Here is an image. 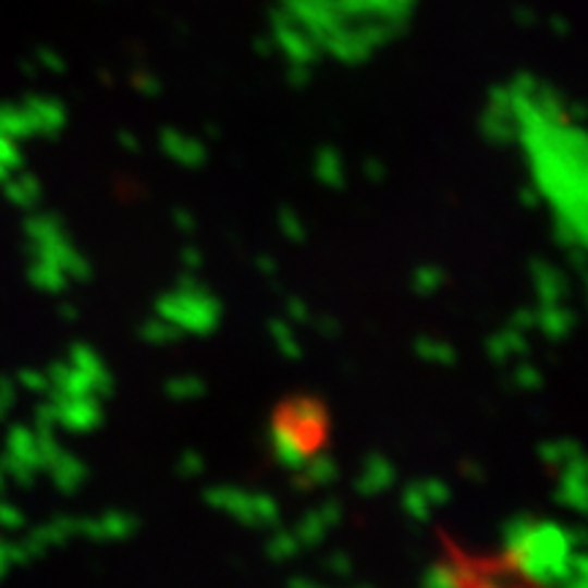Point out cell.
Wrapping results in <instances>:
<instances>
[{
	"mask_svg": "<svg viewBox=\"0 0 588 588\" xmlns=\"http://www.w3.org/2000/svg\"><path fill=\"white\" fill-rule=\"evenodd\" d=\"M314 169H316L319 183H324L327 188H343V183H346V169H343V161H341V156H338V150H332V147L319 150Z\"/></svg>",
	"mask_w": 588,
	"mask_h": 588,
	"instance_id": "17",
	"label": "cell"
},
{
	"mask_svg": "<svg viewBox=\"0 0 588 588\" xmlns=\"http://www.w3.org/2000/svg\"><path fill=\"white\" fill-rule=\"evenodd\" d=\"M156 314L172 321L180 332L207 335L221 321V303L205 286L172 289L156 299Z\"/></svg>",
	"mask_w": 588,
	"mask_h": 588,
	"instance_id": "2",
	"label": "cell"
},
{
	"mask_svg": "<svg viewBox=\"0 0 588 588\" xmlns=\"http://www.w3.org/2000/svg\"><path fill=\"white\" fill-rule=\"evenodd\" d=\"M485 348H488V357L493 359L495 365H501L510 357H520V354H526L528 338H526V332L515 330V327H504V330L493 332V335L488 338Z\"/></svg>",
	"mask_w": 588,
	"mask_h": 588,
	"instance_id": "12",
	"label": "cell"
},
{
	"mask_svg": "<svg viewBox=\"0 0 588 588\" xmlns=\"http://www.w3.org/2000/svg\"><path fill=\"white\" fill-rule=\"evenodd\" d=\"M139 335L142 341L152 343V346H169V343L180 341L183 332H180L172 321L163 319V316H156V319H147L145 324L139 327Z\"/></svg>",
	"mask_w": 588,
	"mask_h": 588,
	"instance_id": "21",
	"label": "cell"
},
{
	"mask_svg": "<svg viewBox=\"0 0 588 588\" xmlns=\"http://www.w3.org/2000/svg\"><path fill=\"white\" fill-rule=\"evenodd\" d=\"M205 471V461H201L199 452H183V457L177 461V474L183 479H194Z\"/></svg>",
	"mask_w": 588,
	"mask_h": 588,
	"instance_id": "34",
	"label": "cell"
},
{
	"mask_svg": "<svg viewBox=\"0 0 588 588\" xmlns=\"http://www.w3.org/2000/svg\"><path fill=\"white\" fill-rule=\"evenodd\" d=\"M134 85H136V90L142 93V96H158V93H161L158 82L150 79V76H136Z\"/></svg>",
	"mask_w": 588,
	"mask_h": 588,
	"instance_id": "43",
	"label": "cell"
},
{
	"mask_svg": "<svg viewBox=\"0 0 588 588\" xmlns=\"http://www.w3.org/2000/svg\"><path fill=\"white\" fill-rule=\"evenodd\" d=\"M441 286H444V272H441L436 265H419L417 270H414L412 289L417 294H422V297L436 294Z\"/></svg>",
	"mask_w": 588,
	"mask_h": 588,
	"instance_id": "28",
	"label": "cell"
},
{
	"mask_svg": "<svg viewBox=\"0 0 588 588\" xmlns=\"http://www.w3.org/2000/svg\"><path fill=\"white\" fill-rule=\"evenodd\" d=\"M414 352H417L419 359H425V363L430 365H452L455 363V348L450 346L446 341H441V338H430L422 335L414 341Z\"/></svg>",
	"mask_w": 588,
	"mask_h": 588,
	"instance_id": "20",
	"label": "cell"
},
{
	"mask_svg": "<svg viewBox=\"0 0 588 588\" xmlns=\"http://www.w3.org/2000/svg\"><path fill=\"white\" fill-rule=\"evenodd\" d=\"M583 455L580 444L572 439H559V441H544L542 446H539V457H542V463H548V466L561 468L566 461H572V457Z\"/></svg>",
	"mask_w": 588,
	"mask_h": 588,
	"instance_id": "23",
	"label": "cell"
},
{
	"mask_svg": "<svg viewBox=\"0 0 588 588\" xmlns=\"http://www.w3.org/2000/svg\"><path fill=\"white\" fill-rule=\"evenodd\" d=\"M324 572H330V575L335 577H348L352 575V559H348V553H343V550H335V553H330L324 559Z\"/></svg>",
	"mask_w": 588,
	"mask_h": 588,
	"instance_id": "35",
	"label": "cell"
},
{
	"mask_svg": "<svg viewBox=\"0 0 588 588\" xmlns=\"http://www.w3.org/2000/svg\"><path fill=\"white\" fill-rule=\"evenodd\" d=\"M321 515V520L327 523V526H338V523H341V517H343V506H341V501H335V499H327L324 504L319 506V510H316Z\"/></svg>",
	"mask_w": 588,
	"mask_h": 588,
	"instance_id": "37",
	"label": "cell"
},
{
	"mask_svg": "<svg viewBox=\"0 0 588 588\" xmlns=\"http://www.w3.org/2000/svg\"><path fill=\"white\" fill-rule=\"evenodd\" d=\"M299 550H303V544H299V539L294 537V531H283V528H278V531L267 539V555H270L272 561H278V564H281V561L294 559Z\"/></svg>",
	"mask_w": 588,
	"mask_h": 588,
	"instance_id": "26",
	"label": "cell"
},
{
	"mask_svg": "<svg viewBox=\"0 0 588 588\" xmlns=\"http://www.w3.org/2000/svg\"><path fill=\"white\" fill-rule=\"evenodd\" d=\"M30 123L33 128H41V131H49V134H54V131H60L65 125V109L63 103L58 101H44V98H36V101H30Z\"/></svg>",
	"mask_w": 588,
	"mask_h": 588,
	"instance_id": "18",
	"label": "cell"
},
{
	"mask_svg": "<svg viewBox=\"0 0 588 588\" xmlns=\"http://www.w3.org/2000/svg\"><path fill=\"white\" fill-rule=\"evenodd\" d=\"M172 221H174V226H177L183 234H194V232H196V218H194V212L183 210V207H177V210L172 212Z\"/></svg>",
	"mask_w": 588,
	"mask_h": 588,
	"instance_id": "39",
	"label": "cell"
},
{
	"mask_svg": "<svg viewBox=\"0 0 588 588\" xmlns=\"http://www.w3.org/2000/svg\"><path fill=\"white\" fill-rule=\"evenodd\" d=\"M555 501L572 512L586 510L588 490H586V457L583 455L572 457V461H566L564 466H561L559 488H555Z\"/></svg>",
	"mask_w": 588,
	"mask_h": 588,
	"instance_id": "8",
	"label": "cell"
},
{
	"mask_svg": "<svg viewBox=\"0 0 588 588\" xmlns=\"http://www.w3.org/2000/svg\"><path fill=\"white\" fill-rule=\"evenodd\" d=\"M468 580H471V577L463 572L461 564H446V561L430 564L422 575V583L430 588H452V586H461V583H468Z\"/></svg>",
	"mask_w": 588,
	"mask_h": 588,
	"instance_id": "19",
	"label": "cell"
},
{
	"mask_svg": "<svg viewBox=\"0 0 588 588\" xmlns=\"http://www.w3.org/2000/svg\"><path fill=\"white\" fill-rule=\"evenodd\" d=\"M65 278L69 275H65L58 265H52V261L41 259L36 267H33V281H36L38 286L47 289V292H63Z\"/></svg>",
	"mask_w": 588,
	"mask_h": 588,
	"instance_id": "29",
	"label": "cell"
},
{
	"mask_svg": "<svg viewBox=\"0 0 588 588\" xmlns=\"http://www.w3.org/2000/svg\"><path fill=\"white\" fill-rule=\"evenodd\" d=\"M531 278L534 289H537L539 305H555L566 297L569 292V283H566L564 272L555 270L548 261H534L531 265Z\"/></svg>",
	"mask_w": 588,
	"mask_h": 588,
	"instance_id": "11",
	"label": "cell"
},
{
	"mask_svg": "<svg viewBox=\"0 0 588 588\" xmlns=\"http://www.w3.org/2000/svg\"><path fill=\"white\" fill-rule=\"evenodd\" d=\"M205 501L212 510L232 515L243 526L272 528L281 523L278 501L267 493H250V490L232 488V485H216V488L205 490Z\"/></svg>",
	"mask_w": 588,
	"mask_h": 588,
	"instance_id": "3",
	"label": "cell"
},
{
	"mask_svg": "<svg viewBox=\"0 0 588 588\" xmlns=\"http://www.w3.org/2000/svg\"><path fill=\"white\" fill-rule=\"evenodd\" d=\"M314 444L316 441L310 439V436H305L303 430H297L289 419H283L281 414H278L270 428V446L272 455H275V461L281 463L283 468L299 471V468L305 466V461L314 455Z\"/></svg>",
	"mask_w": 588,
	"mask_h": 588,
	"instance_id": "4",
	"label": "cell"
},
{
	"mask_svg": "<svg viewBox=\"0 0 588 588\" xmlns=\"http://www.w3.org/2000/svg\"><path fill=\"white\" fill-rule=\"evenodd\" d=\"M316 324V330L321 332V335H338V321L335 319H330V316H321V319H316L314 321Z\"/></svg>",
	"mask_w": 588,
	"mask_h": 588,
	"instance_id": "45",
	"label": "cell"
},
{
	"mask_svg": "<svg viewBox=\"0 0 588 588\" xmlns=\"http://www.w3.org/2000/svg\"><path fill=\"white\" fill-rule=\"evenodd\" d=\"M289 586H292V588H305V586H316V580H314V577H308V575H294V577H289Z\"/></svg>",
	"mask_w": 588,
	"mask_h": 588,
	"instance_id": "49",
	"label": "cell"
},
{
	"mask_svg": "<svg viewBox=\"0 0 588 588\" xmlns=\"http://www.w3.org/2000/svg\"><path fill=\"white\" fill-rule=\"evenodd\" d=\"M281 417L289 419L297 430H303L305 436H310L314 441H319V436L327 428V408L321 406L319 397L310 395H294L289 397L286 406L281 408Z\"/></svg>",
	"mask_w": 588,
	"mask_h": 588,
	"instance_id": "7",
	"label": "cell"
},
{
	"mask_svg": "<svg viewBox=\"0 0 588 588\" xmlns=\"http://www.w3.org/2000/svg\"><path fill=\"white\" fill-rule=\"evenodd\" d=\"M47 466L52 468L54 485H58L63 493H74V490H79L82 482L87 479L85 463H82L79 457L69 455V452H63V450H60L58 455H54L52 461L47 463Z\"/></svg>",
	"mask_w": 588,
	"mask_h": 588,
	"instance_id": "13",
	"label": "cell"
},
{
	"mask_svg": "<svg viewBox=\"0 0 588 588\" xmlns=\"http://www.w3.org/2000/svg\"><path fill=\"white\" fill-rule=\"evenodd\" d=\"M136 531V517L128 512H103L98 517H85V520H76V534L93 539V542H120V539H128Z\"/></svg>",
	"mask_w": 588,
	"mask_h": 588,
	"instance_id": "6",
	"label": "cell"
},
{
	"mask_svg": "<svg viewBox=\"0 0 588 588\" xmlns=\"http://www.w3.org/2000/svg\"><path fill=\"white\" fill-rule=\"evenodd\" d=\"M286 316H289V321H294V324H305V321H310V310H308V305H305V299L289 297Z\"/></svg>",
	"mask_w": 588,
	"mask_h": 588,
	"instance_id": "36",
	"label": "cell"
},
{
	"mask_svg": "<svg viewBox=\"0 0 588 588\" xmlns=\"http://www.w3.org/2000/svg\"><path fill=\"white\" fill-rule=\"evenodd\" d=\"M461 471H463V477H468V479H471V482H482V477H485L482 468H479L477 463H471V461L463 463Z\"/></svg>",
	"mask_w": 588,
	"mask_h": 588,
	"instance_id": "47",
	"label": "cell"
},
{
	"mask_svg": "<svg viewBox=\"0 0 588 588\" xmlns=\"http://www.w3.org/2000/svg\"><path fill=\"white\" fill-rule=\"evenodd\" d=\"M299 477H294V488H324L338 479V466L330 455H310L305 466L299 468Z\"/></svg>",
	"mask_w": 588,
	"mask_h": 588,
	"instance_id": "15",
	"label": "cell"
},
{
	"mask_svg": "<svg viewBox=\"0 0 588 588\" xmlns=\"http://www.w3.org/2000/svg\"><path fill=\"white\" fill-rule=\"evenodd\" d=\"M401 504H403V510H406V515L417 523H425L430 517V512H433V506H430L428 499H425L419 482H412L403 488Z\"/></svg>",
	"mask_w": 588,
	"mask_h": 588,
	"instance_id": "27",
	"label": "cell"
},
{
	"mask_svg": "<svg viewBox=\"0 0 588 588\" xmlns=\"http://www.w3.org/2000/svg\"><path fill=\"white\" fill-rule=\"evenodd\" d=\"M479 131L488 142L493 145H510L512 139H517V125L512 112H499V109L485 107L482 120H479Z\"/></svg>",
	"mask_w": 588,
	"mask_h": 588,
	"instance_id": "16",
	"label": "cell"
},
{
	"mask_svg": "<svg viewBox=\"0 0 588 588\" xmlns=\"http://www.w3.org/2000/svg\"><path fill=\"white\" fill-rule=\"evenodd\" d=\"M572 327H575V314H572L569 308H564L561 303L539 305L537 327H534V330L548 335L550 341H561V338H566L572 332Z\"/></svg>",
	"mask_w": 588,
	"mask_h": 588,
	"instance_id": "14",
	"label": "cell"
},
{
	"mask_svg": "<svg viewBox=\"0 0 588 588\" xmlns=\"http://www.w3.org/2000/svg\"><path fill=\"white\" fill-rule=\"evenodd\" d=\"M292 82H294V85H305V82H308V71H305V69L292 71Z\"/></svg>",
	"mask_w": 588,
	"mask_h": 588,
	"instance_id": "50",
	"label": "cell"
},
{
	"mask_svg": "<svg viewBox=\"0 0 588 588\" xmlns=\"http://www.w3.org/2000/svg\"><path fill=\"white\" fill-rule=\"evenodd\" d=\"M327 531H330V526L321 520V515L316 510L305 512V515L297 520V526H294V537L299 539L303 548H314V544H319L321 539L327 537Z\"/></svg>",
	"mask_w": 588,
	"mask_h": 588,
	"instance_id": "22",
	"label": "cell"
},
{
	"mask_svg": "<svg viewBox=\"0 0 588 588\" xmlns=\"http://www.w3.org/2000/svg\"><path fill=\"white\" fill-rule=\"evenodd\" d=\"M54 408H58V422L74 433H90L103 422L101 403L96 395L60 397V401H54Z\"/></svg>",
	"mask_w": 588,
	"mask_h": 588,
	"instance_id": "5",
	"label": "cell"
},
{
	"mask_svg": "<svg viewBox=\"0 0 588 588\" xmlns=\"http://www.w3.org/2000/svg\"><path fill=\"white\" fill-rule=\"evenodd\" d=\"M392 482H395V466L384 455H368L363 468H359L354 488H357L359 495L370 499V495H379L387 488H392Z\"/></svg>",
	"mask_w": 588,
	"mask_h": 588,
	"instance_id": "10",
	"label": "cell"
},
{
	"mask_svg": "<svg viewBox=\"0 0 588 588\" xmlns=\"http://www.w3.org/2000/svg\"><path fill=\"white\" fill-rule=\"evenodd\" d=\"M270 335H272V341H275L278 352H281L283 357H289V359L303 357V346H299L297 335H294V330L289 321L272 319L270 321Z\"/></svg>",
	"mask_w": 588,
	"mask_h": 588,
	"instance_id": "25",
	"label": "cell"
},
{
	"mask_svg": "<svg viewBox=\"0 0 588 588\" xmlns=\"http://www.w3.org/2000/svg\"><path fill=\"white\" fill-rule=\"evenodd\" d=\"M520 201L526 207H537L539 201H542V194L537 191V185H526V188H520Z\"/></svg>",
	"mask_w": 588,
	"mask_h": 588,
	"instance_id": "44",
	"label": "cell"
},
{
	"mask_svg": "<svg viewBox=\"0 0 588 588\" xmlns=\"http://www.w3.org/2000/svg\"><path fill=\"white\" fill-rule=\"evenodd\" d=\"M586 583H588V559H586V553H583V548H577L575 553L569 555V564H566V572H564V580H561V586L583 588Z\"/></svg>",
	"mask_w": 588,
	"mask_h": 588,
	"instance_id": "30",
	"label": "cell"
},
{
	"mask_svg": "<svg viewBox=\"0 0 588 588\" xmlns=\"http://www.w3.org/2000/svg\"><path fill=\"white\" fill-rule=\"evenodd\" d=\"M510 327H515V330H520V332L534 330V327H537V310H531V308L515 310L510 319Z\"/></svg>",
	"mask_w": 588,
	"mask_h": 588,
	"instance_id": "38",
	"label": "cell"
},
{
	"mask_svg": "<svg viewBox=\"0 0 588 588\" xmlns=\"http://www.w3.org/2000/svg\"><path fill=\"white\" fill-rule=\"evenodd\" d=\"M167 395L172 397V401H196V397L205 395V381L199 379V376H174V379L167 381Z\"/></svg>",
	"mask_w": 588,
	"mask_h": 588,
	"instance_id": "24",
	"label": "cell"
},
{
	"mask_svg": "<svg viewBox=\"0 0 588 588\" xmlns=\"http://www.w3.org/2000/svg\"><path fill=\"white\" fill-rule=\"evenodd\" d=\"M512 381H515V387H520L523 392H534V390H539V387L544 384L542 370H537L534 365H528V363L517 365L515 373H512Z\"/></svg>",
	"mask_w": 588,
	"mask_h": 588,
	"instance_id": "33",
	"label": "cell"
},
{
	"mask_svg": "<svg viewBox=\"0 0 588 588\" xmlns=\"http://www.w3.org/2000/svg\"><path fill=\"white\" fill-rule=\"evenodd\" d=\"M363 172H365V177L370 180V183H381L387 174V169H384V163L379 161V158H368V161L363 163Z\"/></svg>",
	"mask_w": 588,
	"mask_h": 588,
	"instance_id": "40",
	"label": "cell"
},
{
	"mask_svg": "<svg viewBox=\"0 0 588 588\" xmlns=\"http://www.w3.org/2000/svg\"><path fill=\"white\" fill-rule=\"evenodd\" d=\"M180 261H183V267L188 272H196L201 267V254L199 248H194V245H185L183 254H180Z\"/></svg>",
	"mask_w": 588,
	"mask_h": 588,
	"instance_id": "41",
	"label": "cell"
},
{
	"mask_svg": "<svg viewBox=\"0 0 588 588\" xmlns=\"http://www.w3.org/2000/svg\"><path fill=\"white\" fill-rule=\"evenodd\" d=\"M256 267H259V272H265V275H275L278 272V265L272 256H259V259H256Z\"/></svg>",
	"mask_w": 588,
	"mask_h": 588,
	"instance_id": "48",
	"label": "cell"
},
{
	"mask_svg": "<svg viewBox=\"0 0 588 588\" xmlns=\"http://www.w3.org/2000/svg\"><path fill=\"white\" fill-rule=\"evenodd\" d=\"M278 226H281L283 237L292 240V243H303L305 240V223L294 210H281V216H278Z\"/></svg>",
	"mask_w": 588,
	"mask_h": 588,
	"instance_id": "32",
	"label": "cell"
},
{
	"mask_svg": "<svg viewBox=\"0 0 588 588\" xmlns=\"http://www.w3.org/2000/svg\"><path fill=\"white\" fill-rule=\"evenodd\" d=\"M161 150L167 152L172 161H177L180 167H188V169L201 167L207 158V147L201 145L196 136H185L183 131H174V128H167L161 134Z\"/></svg>",
	"mask_w": 588,
	"mask_h": 588,
	"instance_id": "9",
	"label": "cell"
},
{
	"mask_svg": "<svg viewBox=\"0 0 588 588\" xmlns=\"http://www.w3.org/2000/svg\"><path fill=\"white\" fill-rule=\"evenodd\" d=\"M63 316H69V319H74V316H76V310L71 308V305H69V308H63Z\"/></svg>",
	"mask_w": 588,
	"mask_h": 588,
	"instance_id": "51",
	"label": "cell"
},
{
	"mask_svg": "<svg viewBox=\"0 0 588 588\" xmlns=\"http://www.w3.org/2000/svg\"><path fill=\"white\" fill-rule=\"evenodd\" d=\"M577 548H583V534L569 531L555 520L517 515L504 526L506 561L523 580L537 586H561L569 555Z\"/></svg>",
	"mask_w": 588,
	"mask_h": 588,
	"instance_id": "1",
	"label": "cell"
},
{
	"mask_svg": "<svg viewBox=\"0 0 588 588\" xmlns=\"http://www.w3.org/2000/svg\"><path fill=\"white\" fill-rule=\"evenodd\" d=\"M419 488H422V493H425V499H428V504L433 506H444L446 501L452 499V490H450V485L444 482V479H436V477H430V479H425V482H419Z\"/></svg>",
	"mask_w": 588,
	"mask_h": 588,
	"instance_id": "31",
	"label": "cell"
},
{
	"mask_svg": "<svg viewBox=\"0 0 588 588\" xmlns=\"http://www.w3.org/2000/svg\"><path fill=\"white\" fill-rule=\"evenodd\" d=\"M14 194H16V199H22V201H25V205H27V201H33V199H36V196H38V185L33 183L30 177H25L20 185H16Z\"/></svg>",
	"mask_w": 588,
	"mask_h": 588,
	"instance_id": "42",
	"label": "cell"
},
{
	"mask_svg": "<svg viewBox=\"0 0 588 588\" xmlns=\"http://www.w3.org/2000/svg\"><path fill=\"white\" fill-rule=\"evenodd\" d=\"M118 142H120V145H123V150L139 152V139H136V136L131 134V131H120Z\"/></svg>",
	"mask_w": 588,
	"mask_h": 588,
	"instance_id": "46",
	"label": "cell"
}]
</instances>
